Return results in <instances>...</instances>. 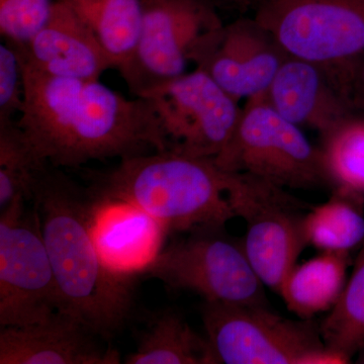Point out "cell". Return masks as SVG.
Segmentation results:
<instances>
[{"mask_svg": "<svg viewBox=\"0 0 364 364\" xmlns=\"http://www.w3.org/2000/svg\"><path fill=\"white\" fill-rule=\"evenodd\" d=\"M128 364H212L207 339L173 311L160 314L144 332Z\"/></svg>", "mask_w": 364, "mask_h": 364, "instance_id": "19", "label": "cell"}, {"mask_svg": "<svg viewBox=\"0 0 364 364\" xmlns=\"http://www.w3.org/2000/svg\"><path fill=\"white\" fill-rule=\"evenodd\" d=\"M168 150L215 159L233 136L242 107L205 71L195 68L146 90Z\"/></svg>", "mask_w": 364, "mask_h": 364, "instance_id": "11", "label": "cell"}, {"mask_svg": "<svg viewBox=\"0 0 364 364\" xmlns=\"http://www.w3.org/2000/svg\"><path fill=\"white\" fill-rule=\"evenodd\" d=\"M95 219V234L98 247L105 260L123 272H133L134 262L130 254H136L142 260L143 253L148 259L150 245L156 241L158 226L149 217L136 208L119 203V212L104 214L97 202ZM161 229V228H160Z\"/></svg>", "mask_w": 364, "mask_h": 364, "instance_id": "20", "label": "cell"}, {"mask_svg": "<svg viewBox=\"0 0 364 364\" xmlns=\"http://www.w3.org/2000/svg\"><path fill=\"white\" fill-rule=\"evenodd\" d=\"M214 160L224 171L282 188H331L320 147L273 109L264 93L245 100L233 136Z\"/></svg>", "mask_w": 364, "mask_h": 364, "instance_id": "6", "label": "cell"}, {"mask_svg": "<svg viewBox=\"0 0 364 364\" xmlns=\"http://www.w3.org/2000/svg\"><path fill=\"white\" fill-rule=\"evenodd\" d=\"M350 262L349 252L320 251L315 257L296 263L279 293L287 310L304 320L330 312L343 291Z\"/></svg>", "mask_w": 364, "mask_h": 364, "instance_id": "16", "label": "cell"}, {"mask_svg": "<svg viewBox=\"0 0 364 364\" xmlns=\"http://www.w3.org/2000/svg\"><path fill=\"white\" fill-rule=\"evenodd\" d=\"M221 13H232L239 16L254 14L263 0H208Z\"/></svg>", "mask_w": 364, "mask_h": 364, "instance_id": "26", "label": "cell"}, {"mask_svg": "<svg viewBox=\"0 0 364 364\" xmlns=\"http://www.w3.org/2000/svg\"><path fill=\"white\" fill-rule=\"evenodd\" d=\"M21 63L25 102L16 124L43 161L78 168L168 150L147 98L126 97L100 80L55 77Z\"/></svg>", "mask_w": 364, "mask_h": 364, "instance_id": "1", "label": "cell"}, {"mask_svg": "<svg viewBox=\"0 0 364 364\" xmlns=\"http://www.w3.org/2000/svg\"><path fill=\"white\" fill-rule=\"evenodd\" d=\"M331 189L364 198V117L354 114L321 138Z\"/></svg>", "mask_w": 364, "mask_h": 364, "instance_id": "22", "label": "cell"}, {"mask_svg": "<svg viewBox=\"0 0 364 364\" xmlns=\"http://www.w3.org/2000/svg\"><path fill=\"white\" fill-rule=\"evenodd\" d=\"M264 97L280 116L321 138L334 130L355 109L324 72L303 60L287 57Z\"/></svg>", "mask_w": 364, "mask_h": 364, "instance_id": "15", "label": "cell"}, {"mask_svg": "<svg viewBox=\"0 0 364 364\" xmlns=\"http://www.w3.org/2000/svg\"><path fill=\"white\" fill-rule=\"evenodd\" d=\"M230 173L210 158L153 152L119 160L97 173L88 193L100 202L124 203L165 231L191 233L225 228L236 218L227 191Z\"/></svg>", "mask_w": 364, "mask_h": 364, "instance_id": "3", "label": "cell"}, {"mask_svg": "<svg viewBox=\"0 0 364 364\" xmlns=\"http://www.w3.org/2000/svg\"><path fill=\"white\" fill-rule=\"evenodd\" d=\"M97 36L123 76L135 55L141 23V0H67Z\"/></svg>", "mask_w": 364, "mask_h": 364, "instance_id": "17", "label": "cell"}, {"mask_svg": "<svg viewBox=\"0 0 364 364\" xmlns=\"http://www.w3.org/2000/svg\"><path fill=\"white\" fill-rule=\"evenodd\" d=\"M253 16L287 56L324 72L353 107L364 63V0H263Z\"/></svg>", "mask_w": 364, "mask_h": 364, "instance_id": "4", "label": "cell"}, {"mask_svg": "<svg viewBox=\"0 0 364 364\" xmlns=\"http://www.w3.org/2000/svg\"><path fill=\"white\" fill-rule=\"evenodd\" d=\"M227 196L236 217L246 222L242 242L254 272L279 294L284 277L309 246L301 212L306 203L286 188L243 173H230Z\"/></svg>", "mask_w": 364, "mask_h": 364, "instance_id": "9", "label": "cell"}, {"mask_svg": "<svg viewBox=\"0 0 364 364\" xmlns=\"http://www.w3.org/2000/svg\"><path fill=\"white\" fill-rule=\"evenodd\" d=\"M23 102V67L16 50L4 41L0 45V122L16 121Z\"/></svg>", "mask_w": 364, "mask_h": 364, "instance_id": "25", "label": "cell"}, {"mask_svg": "<svg viewBox=\"0 0 364 364\" xmlns=\"http://www.w3.org/2000/svg\"><path fill=\"white\" fill-rule=\"evenodd\" d=\"M48 164L33 152L16 121L0 122L1 210L18 196L32 202L36 182Z\"/></svg>", "mask_w": 364, "mask_h": 364, "instance_id": "23", "label": "cell"}, {"mask_svg": "<svg viewBox=\"0 0 364 364\" xmlns=\"http://www.w3.org/2000/svg\"><path fill=\"white\" fill-rule=\"evenodd\" d=\"M142 23L135 55L122 77L134 97L178 77L196 65L225 25L208 0H141Z\"/></svg>", "mask_w": 364, "mask_h": 364, "instance_id": "8", "label": "cell"}, {"mask_svg": "<svg viewBox=\"0 0 364 364\" xmlns=\"http://www.w3.org/2000/svg\"><path fill=\"white\" fill-rule=\"evenodd\" d=\"M78 318L58 312L43 322L0 328V364H117L119 353Z\"/></svg>", "mask_w": 364, "mask_h": 364, "instance_id": "14", "label": "cell"}, {"mask_svg": "<svg viewBox=\"0 0 364 364\" xmlns=\"http://www.w3.org/2000/svg\"><path fill=\"white\" fill-rule=\"evenodd\" d=\"M18 196L0 215V327L43 322L61 311L39 215Z\"/></svg>", "mask_w": 364, "mask_h": 364, "instance_id": "10", "label": "cell"}, {"mask_svg": "<svg viewBox=\"0 0 364 364\" xmlns=\"http://www.w3.org/2000/svg\"><path fill=\"white\" fill-rule=\"evenodd\" d=\"M11 46L23 63L55 77L100 80L114 69L104 46L67 0H55L49 18L26 45Z\"/></svg>", "mask_w": 364, "mask_h": 364, "instance_id": "13", "label": "cell"}, {"mask_svg": "<svg viewBox=\"0 0 364 364\" xmlns=\"http://www.w3.org/2000/svg\"><path fill=\"white\" fill-rule=\"evenodd\" d=\"M326 346L351 363L364 345V242L334 308L320 324Z\"/></svg>", "mask_w": 364, "mask_h": 364, "instance_id": "21", "label": "cell"}, {"mask_svg": "<svg viewBox=\"0 0 364 364\" xmlns=\"http://www.w3.org/2000/svg\"><path fill=\"white\" fill-rule=\"evenodd\" d=\"M304 232L318 250L350 252L364 242V198L332 189L327 202L309 208Z\"/></svg>", "mask_w": 364, "mask_h": 364, "instance_id": "18", "label": "cell"}, {"mask_svg": "<svg viewBox=\"0 0 364 364\" xmlns=\"http://www.w3.org/2000/svg\"><path fill=\"white\" fill-rule=\"evenodd\" d=\"M287 55L254 16L225 23L196 63L237 102L263 95Z\"/></svg>", "mask_w": 364, "mask_h": 364, "instance_id": "12", "label": "cell"}, {"mask_svg": "<svg viewBox=\"0 0 364 364\" xmlns=\"http://www.w3.org/2000/svg\"><path fill=\"white\" fill-rule=\"evenodd\" d=\"M356 363L364 364V345L356 353Z\"/></svg>", "mask_w": 364, "mask_h": 364, "instance_id": "28", "label": "cell"}, {"mask_svg": "<svg viewBox=\"0 0 364 364\" xmlns=\"http://www.w3.org/2000/svg\"><path fill=\"white\" fill-rule=\"evenodd\" d=\"M225 228L188 233L155 254L140 272L172 291H193L205 301L268 306L264 284L248 260L243 242Z\"/></svg>", "mask_w": 364, "mask_h": 364, "instance_id": "7", "label": "cell"}, {"mask_svg": "<svg viewBox=\"0 0 364 364\" xmlns=\"http://www.w3.org/2000/svg\"><path fill=\"white\" fill-rule=\"evenodd\" d=\"M352 104L356 112L364 111V63L359 70L355 85H354Z\"/></svg>", "mask_w": 364, "mask_h": 364, "instance_id": "27", "label": "cell"}, {"mask_svg": "<svg viewBox=\"0 0 364 364\" xmlns=\"http://www.w3.org/2000/svg\"><path fill=\"white\" fill-rule=\"evenodd\" d=\"M33 207L56 279L61 312L109 340L134 308L130 272L109 264L95 234L97 200L60 168L48 164L33 188Z\"/></svg>", "mask_w": 364, "mask_h": 364, "instance_id": "2", "label": "cell"}, {"mask_svg": "<svg viewBox=\"0 0 364 364\" xmlns=\"http://www.w3.org/2000/svg\"><path fill=\"white\" fill-rule=\"evenodd\" d=\"M212 364H343L327 348L313 318L291 320L268 306L203 301L200 306Z\"/></svg>", "mask_w": 364, "mask_h": 364, "instance_id": "5", "label": "cell"}, {"mask_svg": "<svg viewBox=\"0 0 364 364\" xmlns=\"http://www.w3.org/2000/svg\"><path fill=\"white\" fill-rule=\"evenodd\" d=\"M55 0H0V33L4 42L26 45L51 14Z\"/></svg>", "mask_w": 364, "mask_h": 364, "instance_id": "24", "label": "cell"}]
</instances>
